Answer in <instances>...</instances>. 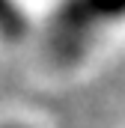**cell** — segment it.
Listing matches in <instances>:
<instances>
[{
	"label": "cell",
	"instance_id": "cell-1",
	"mask_svg": "<svg viewBox=\"0 0 125 128\" xmlns=\"http://www.w3.org/2000/svg\"><path fill=\"white\" fill-rule=\"evenodd\" d=\"M0 128H24V125H0Z\"/></svg>",
	"mask_w": 125,
	"mask_h": 128
}]
</instances>
